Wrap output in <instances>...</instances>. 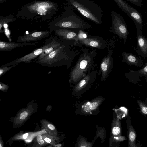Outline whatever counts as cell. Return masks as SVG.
<instances>
[{
	"instance_id": "12",
	"label": "cell",
	"mask_w": 147,
	"mask_h": 147,
	"mask_svg": "<svg viewBox=\"0 0 147 147\" xmlns=\"http://www.w3.org/2000/svg\"><path fill=\"white\" fill-rule=\"evenodd\" d=\"M107 50L108 54L106 57H104L100 65L102 81L106 78L113 67L114 58L112 57L113 51L109 49H108Z\"/></svg>"
},
{
	"instance_id": "11",
	"label": "cell",
	"mask_w": 147,
	"mask_h": 147,
	"mask_svg": "<svg viewBox=\"0 0 147 147\" xmlns=\"http://www.w3.org/2000/svg\"><path fill=\"white\" fill-rule=\"evenodd\" d=\"M56 35L64 41L68 42L70 44L73 45H78L81 46L79 42L77 34L71 30L67 29H59L55 31Z\"/></svg>"
},
{
	"instance_id": "8",
	"label": "cell",
	"mask_w": 147,
	"mask_h": 147,
	"mask_svg": "<svg viewBox=\"0 0 147 147\" xmlns=\"http://www.w3.org/2000/svg\"><path fill=\"white\" fill-rule=\"evenodd\" d=\"M105 99L103 97L98 96L91 101L82 102L77 106L75 113L81 115L92 114L98 109Z\"/></svg>"
},
{
	"instance_id": "24",
	"label": "cell",
	"mask_w": 147,
	"mask_h": 147,
	"mask_svg": "<svg viewBox=\"0 0 147 147\" xmlns=\"http://www.w3.org/2000/svg\"><path fill=\"white\" fill-rule=\"evenodd\" d=\"M90 143L87 142L86 139L81 135H79L77 137L75 147H90Z\"/></svg>"
},
{
	"instance_id": "9",
	"label": "cell",
	"mask_w": 147,
	"mask_h": 147,
	"mask_svg": "<svg viewBox=\"0 0 147 147\" xmlns=\"http://www.w3.org/2000/svg\"><path fill=\"white\" fill-rule=\"evenodd\" d=\"M136 28L137 46L135 50L141 57L146 58L147 57V40L143 35L142 27L137 23H134Z\"/></svg>"
},
{
	"instance_id": "31",
	"label": "cell",
	"mask_w": 147,
	"mask_h": 147,
	"mask_svg": "<svg viewBox=\"0 0 147 147\" xmlns=\"http://www.w3.org/2000/svg\"><path fill=\"white\" fill-rule=\"evenodd\" d=\"M132 4L139 7H142L143 5L142 3V0H127Z\"/></svg>"
},
{
	"instance_id": "10",
	"label": "cell",
	"mask_w": 147,
	"mask_h": 147,
	"mask_svg": "<svg viewBox=\"0 0 147 147\" xmlns=\"http://www.w3.org/2000/svg\"><path fill=\"white\" fill-rule=\"evenodd\" d=\"M79 42L82 45H84L98 49H104L107 46L106 42L104 39L97 36L88 34L87 38L79 40Z\"/></svg>"
},
{
	"instance_id": "32",
	"label": "cell",
	"mask_w": 147,
	"mask_h": 147,
	"mask_svg": "<svg viewBox=\"0 0 147 147\" xmlns=\"http://www.w3.org/2000/svg\"><path fill=\"white\" fill-rule=\"evenodd\" d=\"M141 75L146 76L147 75V63H145V65L142 68L138 71Z\"/></svg>"
},
{
	"instance_id": "36",
	"label": "cell",
	"mask_w": 147,
	"mask_h": 147,
	"mask_svg": "<svg viewBox=\"0 0 147 147\" xmlns=\"http://www.w3.org/2000/svg\"><path fill=\"white\" fill-rule=\"evenodd\" d=\"M44 147H55L51 145H49L47 146H46Z\"/></svg>"
},
{
	"instance_id": "17",
	"label": "cell",
	"mask_w": 147,
	"mask_h": 147,
	"mask_svg": "<svg viewBox=\"0 0 147 147\" xmlns=\"http://www.w3.org/2000/svg\"><path fill=\"white\" fill-rule=\"evenodd\" d=\"M36 43V42L31 43L27 42H15L0 40V51H10L17 47H22L28 45H34Z\"/></svg>"
},
{
	"instance_id": "34",
	"label": "cell",
	"mask_w": 147,
	"mask_h": 147,
	"mask_svg": "<svg viewBox=\"0 0 147 147\" xmlns=\"http://www.w3.org/2000/svg\"><path fill=\"white\" fill-rule=\"evenodd\" d=\"M0 147H3V143L1 136L0 135Z\"/></svg>"
},
{
	"instance_id": "23",
	"label": "cell",
	"mask_w": 147,
	"mask_h": 147,
	"mask_svg": "<svg viewBox=\"0 0 147 147\" xmlns=\"http://www.w3.org/2000/svg\"><path fill=\"white\" fill-rule=\"evenodd\" d=\"M17 18L13 14H11L6 16H0V33L3 32L4 30L3 28L5 24L14 21Z\"/></svg>"
},
{
	"instance_id": "21",
	"label": "cell",
	"mask_w": 147,
	"mask_h": 147,
	"mask_svg": "<svg viewBox=\"0 0 147 147\" xmlns=\"http://www.w3.org/2000/svg\"><path fill=\"white\" fill-rule=\"evenodd\" d=\"M42 136L44 141L49 144L55 147H62L61 144L59 143L61 141V137H53L46 133L42 134Z\"/></svg>"
},
{
	"instance_id": "20",
	"label": "cell",
	"mask_w": 147,
	"mask_h": 147,
	"mask_svg": "<svg viewBox=\"0 0 147 147\" xmlns=\"http://www.w3.org/2000/svg\"><path fill=\"white\" fill-rule=\"evenodd\" d=\"M63 44L62 42L54 39L50 42L45 45V48L42 52L38 56V60L40 59Z\"/></svg>"
},
{
	"instance_id": "30",
	"label": "cell",
	"mask_w": 147,
	"mask_h": 147,
	"mask_svg": "<svg viewBox=\"0 0 147 147\" xmlns=\"http://www.w3.org/2000/svg\"><path fill=\"white\" fill-rule=\"evenodd\" d=\"M9 87L8 85L4 84L0 81V91L6 92L7 91Z\"/></svg>"
},
{
	"instance_id": "19",
	"label": "cell",
	"mask_w": 147,
	"mask_h": 147,
	"mask_svg": "<svg viewBox=\"0 0 147 147\" xmlns=\"http://www.w3.org/2000/svg\"><path fill=\"white\" fill-rule=\"evenodd\" d=\"M126 14L134 23L138 24L141 27L143 26L142 16L140 13L128 5Z\"/></svg>"
},
{
	"instance_id": "13",
	"label": "cell",
	"mask_w": 147,
	"mask_h": 147,
	"mask_svg": "<svg viewBox=\"0 0 147 147\" xmlns=\"http://www.w3.org/2000/svg\"><path fill=\"white\" fill-rule=\"evenodd\" d=\"M45 47V45L42 47L36 49L31 53L24 56L13 60L8 63L2 65L1 67H7L9 66L18 64L20 62H24L28 63L32 62V60L39 56L43 52Z\"/></svg>"
},
{
	"instance_id": "15",
	"label": "cell",
	"mask_w": 147,
	"mask_h": 147,
	"mask_svg": "<svg viewBox=\"0 0 147 147\" xmlns=\"http://www.w3.org/2000/svg\"><path fill=\"white\" fill-rule=\"evenodd\" d=\"M57 26L61 28L76 29L79 30L92 27L91 25L81 19L76 22L73 21H62L57 23Z\"/></svg>"
},
{
	"instance_id": "14",
	"label": "cell",
	"mask_w": 147,
	"mask_h": 147,
	"mask_svg": "<svg viewBox=\"0 0 147 147\" xmlns=\"http://www.w3.org/2000/svg\"><path fill=\"white\" fill-rule=\"evenodd\" d=\"M50 31H44L35 32L28 34H24L18 37L17 42H27L41 39L49 35Z\"/></svg>"
},
{
	"instance_id": "6",
	"label": "cell",
	"mask_w": 147,
	"mask_h": 147,
	"mask_svg": "<svg viewBox=\"0 0 147 147\" xmlns=\"http://www.w3.org/2000/svg\"><path fill=\"white\" fill-rule=\"evenodd\" d=\"M111 25L109 32L123 39L125 43L129 34L127 24L122 16L113 10L111 11Z\"/></svg>"
},
{
	"instance_id": "4",
	"label": "cell",
	"mask_w": 147,
	"mask_h": 147,
	"mask_svg": "<svg viewBox=\"0 0 147 147\" xmlns=\"http://www.w3.org/2000/svg\"><path fill=\"white\" fill-rule=\"evenodd\" d=\"M55 5L48 1H38L28 3L18 10L16 18L20 19L31 18L34 14L45 15L47 13L54 10Z\"/></svg>"
},
{
	"instance_id": "18",
	"label": "cell",
	"mask_w": 147,
	"mask_h": 147,
	"mask_svg": "<svg viewBox=\"0 0 147 147\" xmlns=\"http://www.w3.org/2000/svg\"><path fill=\"white\" fill-rule=\"evenodd\" d=\"M41 129L44 130L46 133L53 137H58V133L57 128L52 123L45 119L40 120Z\"/></svg>"
},
{
	"instance_id": "22",
	"label": "cell",
	"mask_w": 147,
	"mask_h": 147,
	"mask_svg": "<svg viewBox=\"0 0 147 147\" xmlns=\"http://www.w3.org/2000/svg\"><path fill=\"white\" fill-rule=\"evenodd\" d=\"M49 144L43 139L42 134L35 136L28 147H44Z\"/></svg>"
},
{
	"instance_id": "26",
	"label": "cell",
	"mask_w": 147,
	"mask_h": 147,
	"mask_svg": "<svg viewBox=\"0 0 147 147\" xmlns=\"http://www.w3.org/2000/svg\"><path fill=\"white\" fill-rule=\"evenodd\" d=\"M128 134V140L129 145H132L133 146V144L136 139V134L133 129H130V131H129Z\"/></svg>"
},
{
	"instance_id": "29",
	"label": "cell",
	"mask_w": 147,
	"mask_h": 147,
	"mask_svg": "<svg viewBox=\"0 0 147 147\" xmlns=\"http://www.w3.org/2000/svg\"><path fill=\"white\" fill-rule=\"evenodd\" d=\"M88 34L86 32L83 31L82 30H79V32L77 34V36L79 40H80L85 39L87 38Z\"/></svg>"
},
{
	"instance_id": "7",
	"label": "cell",
	"mask_w": 147,
	"mask_h": 147,
	"mask_svg": "<svg viewBox=\"0 0 147 147\" xmlns=\"http://www.w3.org/2000/svg\"><path fill=\"white\" fill-rule=\"evenodd\" d=\"M96 73L95 71L89 72L85 77L73 86L72 95L79 97L88 90L94 81Z\"/></svg>"
},
{
	"instance_id": "25",
	"label": "cell",
	"mask_w": 147,
	"mask_h": 147,
	"mask_svg": "<svg viewBox=\"0 0 147 147\" xmlns=\"http://www.w3.org/2000/svg\"><path fill=\"white\" fill-rule=\"evenodd\" d=\"M120 121L118 118H114L113 121V125H114L112 130V132L114 135H117L121 132L119 128Z\"/></svg>"
},
{
	"instance_id": "27",
	"label": "cell",
	"mask_w": 147,
	"mask_h": 147,
	"mask_svg": "<svg viewBox=\"0 0 147 147\" xmlns=\"http://www.w3.org/2000/svg\"><path fill=\"white\" fill-rule=\"evenodd\" d=\"M140 109L141 112L144 115H146L147 114V106L145 103L140 100L137 101Z\"/></svg>"
},
{
	"instance_id": "37",
	"label": "cell",
	"mask_w": 147,
	"mask_h": 147,
	"mask_svg": "<svg viewBox=\"0 0 147 147\" xmlns=\"http://www.w3.org/2000/svg\"><path fill=\"white\" fill-rule=\"evenodd\" d=\"M1 98H0V103H1Z\"/></svg>"
},
{
	"instance_id": "28",
	"label": "cell",
	"mask_w": 147,
	"mask_h": 147,
	"mask_svg": "<svg viewBox=\"0 0 147 147\" xmlns=\"http://www.w3.org/2000/svg\"><path fill=\"white\" fill-rule=\"evenodd\" d=\"M18 64H16L12 65L9 67H2L0 66V78L1 77L4 75L7 71L10 70L12 68H13Z\"/></svg>"
},
{
	"instance_id": "5",
	"label": "cell",
	"mask_w": 147,
	"mask_h": 147,
	"mask_svg": "<svg viewBox=\"0 0 147 147\" xmlns=\"http://www.w3.org/2000/svg\"><path fill=\"white\" fill-rule=\"evenodd\" d=\"M38 109L36 101L33 99L29 101L26 107L22 108L14 117L10 118L9 121L12 123L13 128L17 129L23 126L32 115L37 111Z\"/></svg>"
},
{
	"instance_id": "2",
	"label": "cell",
	"mask_w": 147,
	"mask_h": 147,
	"mask_svg": "<svg viewBox=\"0 0 147 147\" xmlns=\"http://www.w3.org/2000/svg\"><path fill=\"white\" fill-rule=\"evenodd\" d=\"M80 53L72 54L73 53L68 46L64 44L40 59L37 60L35 63L50 67L64 65L69 68L75 57Z\"/></svg>"
},
{
	"instance_id": "35",
	"label": "cell",
	"mask_w": 147,
	"mask_h": 147,
	"mask_svg": "<svg viewBox=\"0 0 147 147\" xmlns=\"http://www.w3.org/2000/svg\"><path fill=\"white\" fill-rule=\"evenodd\" d=\"M7 0H0V4L6 2Z\"/></svg>"
},
{
	"instance_id": "3",
	"label": "cell",
	"mask_w": 147,
	"mask_h": 147,
	"mask_svg": "<svg viewBox=\"0 0 147 147\" xmlns=\"http://www.w3.org/2000/svg\"><path fill=\"white\" fill-rule=\"evenodd\" d=\"M69 1L83 16L97 24H102L103 11L95 2L90 0Z\"/></svg>"
},
{
	"instance_id": "33",
	"label": "cell",
	"mask_w": 147,
	"mask_h": 147,
	"mask_svg": "<svg viewBox=\"0 0 147 147\" xmlns=\"http://www.w3.org/2000/svg\"><path fill=\"white\" fill-rule=\"evenodd\" d=\"M9 31L8 28L5 29V34L9 39V40L10 42L11 41V39L10 38L9 36Z\"/></svg>"
},
{
	"instance_id": "1",
	"label": "cell",
	"mask_w": 147,
	"mask_h": 147,
	"mask_svg": "<svg viewBox=\"0 0 147 147\" xmlns=\"http://www.w3.org/2000/svg\"><path fill=\"white\" fill-rule=\"evenodd\" d=\"M82 54L70 72L69 82L72 86L90 72L94 65L96 50L87 48L82 49Z\"/></svg>"
},
{
	"instance_id": "16",
	"label": "cell",
	"mask_w": 147,
	"mask_h": 147,
	"mask_svg": "<svg viewBox=\"0 0 147 147\" xmlns=\"http://www.w3.org/2000/svg\"><path fill=\"white\" fill-rule=\"evenodd\" d=\"M122 62H125L130 66L141 67L143 63L142 60L134 54L123 52L121 54Z\"/></svg>"
}]
</instances>
